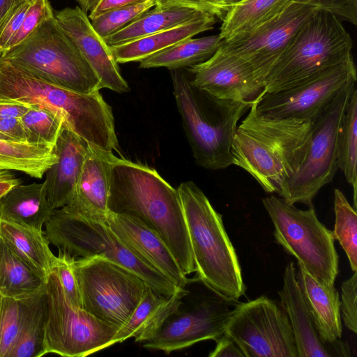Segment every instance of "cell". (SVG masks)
I'll list each match as a JSON object with an SVG mask.
<instances>
[{"label":"cell","instance_id":"ab89813d","mask_svg":"<svg viewBox=\"0 0 357 357\" xmlns=\"http://www.w3.org/2000/svg\"><path fill=\"white\" fill-rule=\"evenodd\" d=\"M31 0H19L0 20V55L4 53L20 29Z\"/></svg>","mask_w":357,"mask_h":357},{"label":"cell","instance_id":"4fadbf2b","mask_svg":"<svg viewBox=\"0 0 357 357\" xmlns=\"http://www.w3.org/2000/svg\"><path fill=\"white\" fill-rule=\"evenodd\" d=\"M225 333L245 357H298L287 313L280 304L266 296L238 302Z\"/></svg>","mask_w":357,"mask_h":357},{"label":"cell","instance_id":"5b68a950","mask_svg":"<svg viewBox=\"0 0 357 357\" xmlns=\"http://www.w3.org/2000/svg\"><path fill=\"white\" fill-rule=\"evenodd\" d=\"M177 190L191 244L196 279L222 298L238 302L246 287L222 215L192 181L181 183Z\"/></svg>","mask_w":357,"mask_h":357},{"label":"cell","instance_id":"ffe728a7","mask_svg":"<svg viewBox=\"0 0 357 357\" xmlns=\"http://www.w3.org/2000/svg\"><path fill=\"white\" fill-rule=\"evenodd\" d=\"M112 151L89 145L88 151L70 202L63 211L84 218L106 222L110 188Z\"/></svg>","mask_w":357,"mask_h":357},{"label":"cell","instance_id":"7bdbcfd3","mask_svg":"<svg viewBox=\"0 0 357 357\" xmlns=\"http://www.w3.org/2000/svg\"><path fill=\"white\" fill-rule=\"evenodd\" d=\"M158 7L188 8L213 15L222 20L231 8L226 0H154Z\"/></svg>","mask_w":357,"mask_h":357},{"label":"cell","instance_id":"2e32d148","mask_svg":"<svg viewBox=\"0 0 357 357\" xmlns=\"http://www.w3.org/2000/svg\"><path fill=\"white\" fill-rule=\"evenodd\" d=\"M317 10L291 1L278 15L247 34L222 40L218 50L250 63L264 81L291 38Z\"/></svg>","mask_w":357,"mask_h":357},{"label":"cell","instance_id":"816d5d0a","mask_svg":"<svg viewBox=\"0 0 357 357\" xmlns=\"http://www.w3.org/2000/svg\"><path fill=\"white\" fill-rule=\"evenodd\" d=\"M19 0H0V20L9 8Z\"/></svg>","mask_w":357,"mask_h":357},{"label":"cell","instance_id":"9c48e42d","mask_svg":"<svg viewBox=\"0 0 357 357\" xmlns=\"http://www.w3.org/2000/svg\"><path fill=\"white\" fill-rule=\"evenodd\" d=\"M262 203L274 226L276 242L319 282L334 284L339 264L335 240L313 206L301 210L274 195L264 197Z\"/></svg>","mask_w":357,"mask_h":357},{"label":"cell","instance_id":"4dcf8cb0","mask_svg":"<svg viewBox=\"0 0 357 357\" xmlns=\"http://www.w3.org/2000/svg\"><path fill=\"white\" fill-rule=\"evenodd\" d=\"M53 148L47 144L0 139V169L41 178L58 160Z\"/></svg>","mask_w":357,"mask_h":357},{"label":"cell","instance_id":"11a10c76","mask_svg":"<svg viewBox=\"0 0 357 357\" xmlns=\"http://www.w3.org/2000/svg\"><path fill=\"white\" fill-rule=\"evenodd\" d=\"M1 298H2V295L0 293V304H1Z\"/></svg>","mask_w":357,"mask_h":357},{"label":"cell","instance_id":"681fc988","mask_svg":"<svg viewBox=\"0 0 357 357\" xmlns=\"http://www.w3.org/2000/svg\"><path fill=\"white\" fill-rule=\"evenodd\" d=\"M21 183V180L17 178L11 170L0 169V197Z\"/></svg>","mask_w":357,"mask_h":357},{"label":"cell","instance_id":"c3c4849f","mask_svg":"<svg viewBox=\"0 0 357 357\" xmlns=\"http://www.w3.org/2000/svg\"><path fill=\"white\" fill-rule=\"evenodd\" d=\"M31 106V104L25 102L0 99V117L21 118Z\"/></svg>","mask_w":357,"mask_h":357},{"label":"cell","instance_id":"f546056e","mask_svg":"<svg viewBox=\"0 0 357 357\" xmlns=\"http://www.w3.org/2000/svg\"><path fill=\"white\" fill-rule=\"evenodd\" d=\"M201 11L183 7H158L104 38L109 46L123 44L184 24Z\"/></svg>","mask_w":357,"mask_h":357},{"label":"cell","instance_id":"3957f363","mask_svg":"<svg viewBox=\"0 0 357 357\" xmlns=\"http://www.w3.org/2000/svg\"><path fill=\"white\" fill-rule=\"evenodd\" d=\"M0 99L38 104L61 111L66 124L89 144L116 150L112 107L99 91L81 93L57 86L0 56Z\"/></svg>","mask_w":357,"mask_h":357},{"label":"cell","instance_id":"f35d334b","mask_svg":"<svg viewBox=\"0 0 357 357\" xmlns=\"http://www.w3.org/2000/svg\"><path fill=\"white\" fill-rule=\"evenodd\" d=\"M54 15V13L49 0H31L22 24L10 42L6 52L22 43L41 22Z\"/></svg>","mask_w":357,"mask_h":357},{"label":"cell","instance_id":"e0dca14e","mask_svg":"<svg viewBox=\"0 0 357 357\" xmlns=\"http://www.w3.org/2000/svg\"><path fill=\"white\" fill-rule=\"evenodd\" d=\"M185 70L192 85L221 100L252 101L264 89V81L250 63L219 50Z\"/></svg>","mask_w":357,"mask_h":357},{"label":"cell","instance_id":"44dd1931","mask_svg":"<svg viewBox=\"0 0 357 357\" xmlns=\"http://www.w3.org/2000/svg\"><path fill=\"white\" fill-rule=\"evenodd\" d=\"M106 223L116 236L137 256L185 289L188 280L162 238L133 217L108 212Z\"/></svg>","mask_w":357,"mask_h":357},{"label":"cell","instance_id":"277c9868","mask_svg":"<svg viewBox=\"0 0 357 357\" xmlns=\"http://www.w3.org/2000/svg\"><path fill=\"white\" fill-rule=\"evenodd\" d=\"M183 128L196 163L207 169L232 165L231 148L238 121L252 101L218 99L192 85L185 69L169 70Z\"/></svg>","mask_w":357,"mask_h":357},{"label":"cell","instance_id":"8d00e7d4","mask_svg":"<svg viewBox=\"0 0 357 357\" xmlns=\"http://www.w3.org/2000/svg\"><path fill=\"white\" fill-rule=\"evenodd\" d=\"M28 297L2 296L0 304V357H9L17 342Z\"/></svg>","mask_w":357,"mask_h":357},{"label":"cell","instance_id":"30bf717a","mask_svg":"<svg viewBox=\"0 0 357 357\" xmlns=\"http://www.w3.org/2000/svg\"><path fill=\"white\" fill-rule=\"evenodd\" d=\"M72 267L82 308L119 328L128 320L149 287L135 273L104 257L73 258Z\"/></svg>","mask_w":357,"mask_h":357},{"label":"cell","instance_id":"7c38bea8","mask_svg":"<svg viewBox=\"0 0 357 357\" xmlns=\"http://www.w3.org/2000/svg\"><path fill=\"white\" fill-rule=\"evenodd\" d=\"M47 316L44 354L84 357L115 344L119 329L98 319L67 297L53 268L46 281Z\"/></svg>","mask_w":357,"mask_h":357},{"label":"cell","instance_id":"db71d44e","mask_svg":"<svg viewBox=\"0 0 357 357\" xmlns=\"http://www.w3.org/2000/svg\"><path fill=\"white\" fill-rule=\"evenodd\" d=\"M0 139L1 140H7V141H14L9 137L6 136V135L3 134L0 132Z\"/></svg>","mask_w":357,"mask_h":357},{"label":"cell","instance_id":"7402d4cb","mask_svg":"<svg viewBox=\"0 0 357 357\" xmlns=\"http://www.w3.org/2000/svg\"><path fill=\"white\" fill-rule=\"evenodd\" d=\"M89 145L63 123L53 148L58 160L46 171L44 181L53 210L63 207L71 200Z\"/></svg>","mask_w":357,"mask_h":357},{"label":"cell","instance_id":"7a4b0ae2","mask_svg":"<svg viewBox=\"0 0 357 357\" xmlns=\"http://www.w3.org/2000/svg\"><path fill=\"white\" fill-rule=\"evenodd\" d=\"M248 110L234 135L232 165L248 172L266 192L279 194L305 158L312 121L259 114L254 100Z\"/></svg>","mask_w":357,"mask_h":357},{"label":"cell","instance_id":"4316f807","mask_svg":"<svg viewBox=\"0 0 357 357\" xmlns=\"http://www.w3.org/2000/svg\"><path fill=\"white\" fill-rule=\"evenodd\" d=\"M0 236L17 257L47 280L56 256L43 231L0 218Z\"/></svg>","mask_w":357,"mask_h":357},{"label":"cell","instance_id":"f907efd6","mask_svg":"<svg viewBox=\"0 0 357 357\" xmlns=\"http://www.w3.org/2000/svg\"><path fill=\"white\" fill-rule=\"evenodd\" d=\"M81 9H82L84 12L87 13L90 11L93 6L100 1V0H75Z\"/></svg>","mask_w":357,"mask_h":357},{"label":"cell","instance_id":"ac0fdd59","mask_svg":"<svg viewBox=\"0 0 357 357\" xmlns=\"http://www.w3.org/2000/svg\"><path fill=\"white\" fill-rule=\"evenodd\" d=\"M54 17L95 72L100 89L128 92L130 86L121 74L110 47L94 29L86 13L79 6L66 7L56 11Z\"/></svg>","mask_w":357,"mask_h":357},{"label":"cell","instance_id":"8fae6325","mask_svg":"<svg viewBox=\"0 0 357 357\" xmlns=\"http://www.w3.org/2000/svg\"><path fill=\"white\" fill-rule=\"evenodd\" d=\"M355 87L356 82H354L342 89L312 122L305 158L278 194L287 203H302L311 206L321 188L332 181L338 169L339 128Z\"/></svg>","mask_w":357,"mask_h":357},{"label":"cell","instance_id":"484cf974","mask_svg":"<svg viewBox=\"0 0 357 357\" xmlns=\"http://www.w3.org/2000/svg\"><path fill=\"white\" fill-rule=\"evenodd\" d=\"M53 211L44 182L17 185L0 197L1 219L39 231Z\"/></svg>","mask_w":357,"mask_h":357},{"label":"cell","instance_id":"d6986e66","mask_svg":"<svg viewBox=\"0 0 357 357\" xmlns=\"http://www.w3.org/2000/svg\"><path fill=\"white\" fill-rule=\"evenodd\" d=\"M296 268L292 261L287 264L278 294L293 331L298 357H351L347 342L341 339L330 342L320 333L300 290Z\"/></svg>","mask_w":357,"mask_h":357},{"label":"cell","instance_id":"d590c367","mask_svg":"<svg viewBox=\"0 0 357 357\" xmlns=\"http://www.w3.org/2000/svg\"><path fill=\"white\" fill-rule=\"evenodd\" d=\"M334 211L335 215L334 240L339 242L345 252L354 272L357 271V215L343 192L334 190Z\"/></svg>","mask_w":357,"mask_h":357},{"label":"cell","instance_id":"b9f144b4","mask_svg":"<svg viewBox=\"0 0 357 357\" xmlns=\"http://www.w3.org/2000/svg\"><path fill=\"white\" fill-rule=\"evenodd\" d=\"M340 312L346 327L351 331L357 332V271L341 287Z\"/></svg>","mask_w":357,"mask_h":357},{"label":"cell","instance_id":"f5cc1de1","mask_svg":"<svg viewBox=\"0 0 357 357\" xmlns=\"http://www.w3.org/2000/svg\"><path fill=\"white\" fill-rule=\"evenodd\" d=\"M241 1L243 0H226L227 3H228V5L231 7L233 6L234 5L241 2Z\"/></svg>","mask_w":357,"mask_h":357},{"label":"cell","instance_id":"52a82bcc","mask_svg":"<svg viewBox=\"0 0 357 357\" xmlns=\"http://www.w3.org/2000/svg\"><path fill=\"white\" fill-rule=\"evenodd\" d=\"M0 56L57 86L81 93L100 91V82L54 15Z\"/></svg>","mask_w":357,"mask_h":357},{"label":"cell","instance_id":"ee69618b","mask_svg":"<svg viewBox=\"0 0 357 357\" xmlns=\"http://www.w3.org/2000/svg\"><path fill=\"white\" fill-rule=\"evenodd\" d=\"M328 11L340 20L357 24V0H291Z\"/></svg>","mask_w":357,"mask_h":357},{"label":"cell","instance_id":"603a6c76","mask_svg":"<svg viewBox=\"0 0 357 357\" xmlns=\"http://www.w3.org/2000/svg\"><path fill=\"white\" fill-rule=\"evenodd\" d=\"M188 292L185 289L166 296L148 287L128 320L116 332L114 338L115 344L130 337L142 343L151 339L178 309Z\"/></svg>","mask_w":357,"mask_h":357},{"label":"cell","instance_id":"d4e9b609","mask_svg":"<svg viewBox=\"0 0 357 357\" xmlns=\"http://www.w3.org/2000/svg\"><path fill=\"white\" fill-rule=\"evenodd\" d=\"M215 22V16L201 12L184 24L110 48L118 64L139 62L182 40L212 29Z\"/></svg>","mask_w":357,"mask_h":357},{"label":"cell","instance_id":"74e56055","mask_svg":"<svg viewBox=\"0 0 357 357\" xmlns=\"http://www.w3.org/2000/svg\"><path fill=\"white\" fill-rule=\"evenodd\" d=\"M153 6L154 0H147L110 10L91 20V22L96 32L105 38L127 26Z\"/></svg>","mask_w":357,"mask_h":357},{"label":"cell","instance_id":"ba28073f","mask_svg":"<svg viewBox=\"0 0 357 357\" xmlns=\"http://www.w3.org/2000/svg\"><path fill=\"white\" fill-rule=\"evenodd\" d=\"M50 243L75 258L101 257L137 274L153 290L169 296L183 291L134 254L103 222L54 210L45 223Z\"/></svg>","mask_w":357,"mask_h":357},{"label":"cell","instance_id":"7dc6e473","mask_svg":"<svg viewBox=\"0 0 357 357\" xmlns=\"http://www.w3.org/2000/svg\"><path fill=\"white\" fill-rule=\"evenodd\" d=\"M146 1L147 0H100L90 10L89 18L91 20L110 10Z\"/></svg>","mask_w":357,"mask_h":357},{"label":"cell","instance_id":"1f68e13d","mask_svg":"<svg viewBox=\"0 0 357 357\" xmlns=\"http://www.w3.org/2000/svg\"><path fill=\"white\" fill-rule=\"evenodd\" d=\"M47 316L45 288L26 298L20 333L9 357H40L45 355Z\"/></svg>","mask_w":357,"mask_h":357},{"label":"cell","instance_id":"cb8c5ba5","mask_svg":"<svg viewBox=\"0 0 357 357\" xmlns=\"http://www.w3.org/2000/svg\"><path fill=\"white\" fill-rule=\"evenodd\" d=\"M296 278L308 310L321 335L330 342L342 339L340 299L334 284L319 282L298 263Z\"/></svg>","mask_w":357,"mask_h":357},{"label":"cell","instance_id":"8992f818","mask_svg":"<svg viewBox=\"0 0 357 357\" xmlns=\"http://www.w3.org/2000/svg\"><path fill=\"white\" fill-rule=\"evenodd\" d=\"M352 39L335 15L317 9L291 38L264 80V92L297 85L352 57Z\"/></svg>","mask_w":357,"mask_h":357},{"label":"cell","instance_id":"bcb514c9","mask_svg":"<svg viewBox=\"0 0 357 357\" xmlns=\"http://www.w3.org/2000/svg\"><path fill=\"white\" fill-rule=\"evenodd\" d=\"M215 342L216 346L209 354V357H245L235 342L225 333Z\"/></svg>","mask_w":357,"mask_h":357},{"label":"cell","instance_id":"5bb4252c","mask_svg":"<svg viewBox=\"0 0 357 357\" xmlns=\"http://www.w3.org/2000/svg\"><path fill=\"white\" fill-rule=\"evenodd\" d=\"M353 56L297 85L274 92L264 90L254 100L258 113L313 121L336 95L356 82Z\"/></svg>","mask_w":357,"mask_h":357},{"label":"cell","instance_id":"60d3db41","mask_svg":"<svg viewBox=\"0 0 357 357\" xmlns=\"http://www.w3.org/2000/svg\"><path fill=\"white\" fill-rule=\"evenodd\" d=\"M73 258L63 252L59 251V255L55 257L52 268L56 271L70 303L74 306L82 308L79 289L72 267Z\"/></svg>","mask_w":357,"mask_h":357},{"label":"cell","instance_id":"f6af8a7d","mask_svg":"<svg viewBox=\"0 0 357 357\" xmlns=\"http://www.w3.org/2000/svg\"><path fill=\"white\" fill-rule=\"evenodd\" d=\"M0 132L15 142H28L29 132L21 118L0 117Z\"/></svg>","mask_w":357,"mask_h":357},{"label":"cell","instance_id":"6da1fadb","mask_svg":"<svg viewBox=\"0 0 357 357\" xmlns=\"http://www.w3.org/2000/svg\"><path fill=\"white\" fill-rule=\"evenodd\" d=\"M108 211L138 219L165 242L185 275L195 265L181 198L154 169L116 157Z\"/></svg>","mask_w":357,"mask_h":357},{"label":"cell","instance_id":"9a60e30c","mask_svg":"<svg viewBox=\"0 0 357 357\" xmlns=\"http://www.w3.org/2000/svg\"><path fill=\"white\" fill-rule=\"evenodd\" d=\"M238 302L228 301L214 291L197 297L190 307L178 309L164 322L158 331L142 346L165 353L194 344L216 340L225 332L227 324Z\"/></svg>","mask_w":357,"mask_h":357},{"label":"cell","instance_id":"836d02e7","mask_svg":"<svg viewBox=\"0 0 357 357\" xmlns=\"http://www.w3.org/2000/svg\"><path fill=\"white\" fill-rule=\"evenodd\" d=\"M357 91L355 87L347 102L337 137V166L354 192L356 210L357 192Z\"/></svg>","mask_w":357,"mask_h":357},{"label":"cell","instance_id":"83f0119b","mask_svg":"<svg viewBox=\"0 0 357 357\" xmlns=\"http://www.w3.org/2000/svg\"><path fill=\"white\" fill-rule=\"evenodd\" d=\"M219 34L182 40L139 61V68L165 67L169 70L185 69L211 57L220 47Z\"/></svg>","mask_w":357,"mask_h":357},{"label":"cell","instance_id":"e575fe53","mask_svg":"<svg viewBox=\"0 0 357 357\" xmlns=\"http://www.w3.org/2000/svg\"><path fill=\"white\" fill-rule=\"evenodd\" d=\"M21 119L29 132V143L52 146L55 145L66 121L61 111L38 104H31Z\"/></svg>","mask_w":357,"mask_h":357},{"label":"cell","instance_id":"f1b7e54d","mask_svg":"<svg viewBox=\"0 0 357 357\" xmlns=\"http://www.w3.org/2000/svg\"><path fill=\"white\" fill-rule=\"evenodd\" d=\"M291 0H243L231 7L220 26L219 35L223 41L243 36L273 18Z\"/></svg>","mask_w":357,"mask_h":357},{"label":"cell","instance_id":"d6a6232c","mask_svg":"<svg viewBox=\"0 0 357 357\" xmlns=\"http://www.w3.org/2000/svg\"><path fill=\"white\" fill-rule=\"evenodd\" d=\"M46 281L17 257L0 236V293L3 296H31L44 290Z\"/></svg>","mask_w":357,"mask_h":357}]
</instances>
